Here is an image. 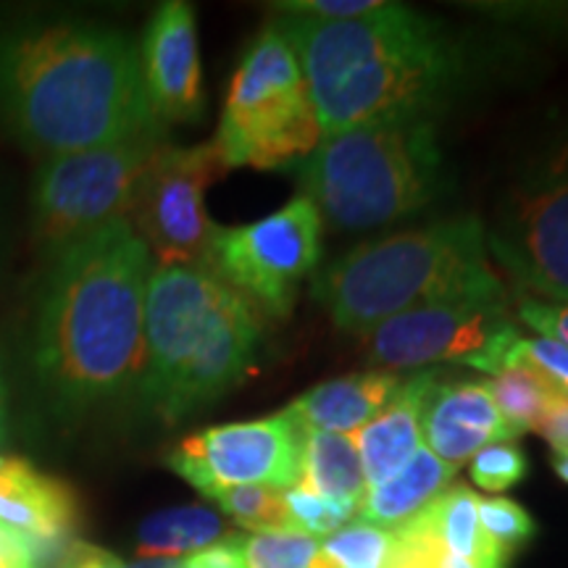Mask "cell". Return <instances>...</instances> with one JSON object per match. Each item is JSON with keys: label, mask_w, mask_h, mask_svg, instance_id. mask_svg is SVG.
I'll list each match as a JSON object with an SVG mask.
<instances>
[{"label": "cell", "mask_w": 568, "mask_h": 568, "mask_svg": "<svg viewBox=\"0 0 568 568\" xmlns=\"http://www.w3.org/2000/svg\"><path fill=\"white\" fill-rule=\"evenodd\" d=\"M153 255L126 219L53 258L34 324V374L55 414L82 416L138 393Z\"/></svg>", "instance_id": "cell-1"}, {"label": "cell", "mask_w": 568, "mask_h": 568, "mask_svg": "<svg viewBox=\"0 0 568 568\" xmlns=\"http://www.w3.org/2000/svg\"><path fill=\"white\" fill-rule=\"evenodd\" d=\"M0 122L42 159L163 134L138 45L88 21L0 27Z\"/></svg>", "instance_id": "cell-2"}, {"label": "cell", "mask_w": 568, "mask_h": 568, "mask_svg": "<svg viewBox=\"0 0 568 568\" xmlns=\"http://www.w3.org/2000/svg\"><path fill=\"white\" fill-rule=\"evenodd\" d=\"M324 138L361 126L432 119L458 77V53L422 13L382 3L358 19L280 13Z\"/></svg>", "instance_id": "cell-3"}, {"label": "cell", "mask_w": 568, "mask_h": 568, "mask_svg": "<svg viewBox=\"0 0 568 568\" xmlns=\"http://www.w3.org/2000/svg\"><path fill=\"white\" fill-rule=\"evenodd\" d=\"M506 295L489 266L485 224L474 216L366 240L314 280L332 324L361 337L424 305Z\"/></svg>", "instance_id": "cell-4"}, {"label": "cell", "mask_w": 568, "mask_h": 568, "mask_svg": "<svg viewBox=\"0 0 568 568\" xmlns=\"http://www.w3.org/2000/svg\"><path fill=\"white\" fill-rule=\"evenodd\" d=\"M301 195L337 232L387 226L424 211L443 182L432 119L361 126L322 138L295 169Z\"/></svg>", "instance_id": "cell-5"}, {"label": "cell", "mask_w": 568, "mask_h": 568, "mask_svg": "<svg viewBox=\"0 0 568 568\" xmlns=\"http://www.w3.org/2000/svg\"><path fill=\"white\" fill-rule=\"evenodd\" d=\"M322 126L301 61L280 24H268L234 69L213 138L230 169H287L314 153Z\"/></svg>", "instance_id": "cell-6"}, {"label": "cell", "mask_w": 568, "mask_h": 568, "mask_svg": "<svg viewBox=\"0 0 568 568\" xmlns=\"http://www.w3.org/2000/svg\"><path fill=\"white\" fill-rule=\"evenodd\" d=\"M163 134L42 159L32 180V237L42 253L59 255L132 209L134 190Z\"/></svg>", "instance_id": "cell-7"}, {"label": "cell", "mask_w": 568, "mask_h": 568, "mask_svg": "<svg viewBox=\"0 0 568 568\" xmlns=\"http://www.w3.org/2000/svg\"><path fill=\"white\" fill-rule=\"evenodd\" d=\"M322 213L297 193L284 209L258 222L213 226L203 266L255 311L284 318L295 305L297 284L322 261Z\"/></svg>", "instance_id": "cell-8"}, {"label": "cell", "mask_w": 568, "mask_h": 568, "mask_svg": "<svg viewBox=\"0 0 568 568\" xmlns=\"http://www.w3.org/2000/svg\"><path fill=\"white\" fill-rule=\"evenodd\" d=\"M366 358L385 372L460 364L497 374L508 366L521 335L506 297H468L424 305L376 324Z\"/></svg>", "instance_id": "cell-9"}, {"label": "cell", "mask_w": 568, "mask_h": 568, "mask_svg": "<svg viewBox=\"0 0 568 568\" xmlns=\"http://www.w3.org/2000/svg\"><path fill=\"white\" fill-rule=\"evenodd\" d=\"M226 166L216 145L180 148L163 142L134 190L126 222L148 245L159 266L203 264L213 234L205 190Z\"/></svg>", "instance_id": "cell-10"}, {"label": "cell", "mask_w": 568, "mask_h": 568, "mask_svg": "<svg viewBox=\"0 0 568 568\" xmlns=\"http://www.w3.org/2000/svg\"><path fill=\"white\" fill-rule=\"evenodd\" d=\"M487 253L548 303L568 305V145L510 190Z\"/></svg>", "instance_id": "cell-11"}, {"label": "cell", "mask_w": 568, "mask_h": 568, "mask_svg": "<svg viewBox=\"0 0 568 568\" xmlns=\"http://www.w3.org/2000/svg\"><path fill=\"white\" fill-rule=\"evenodd\" d=\"M237 295L209 266H153L145 293V364L138 395L159 414L184 366L209 343L213 326Z\"/></svg>", "instance_id": "cell-12"}, {"label": "cell", "mask_w": 568, "mask_h": 568, "mask_svg": "<svg viewBox=\"0 0 568 568\" xmlns=\"http://www.w3.org/2000/svg\"><path fill=\"white\" fill-rule=\"evenodd\" d=\"M305 432L301 418L284 408L184 437L169 453L166 464L203 495L243 485L290 489L301 481Z\"/></svg>", "instance_id": "cell-13"}, {"label": "cell", "mask_w": 568, "mask_h": 568, "mask_svg": "<svg viewBox=\"0 0 568 568\" xmlns=\"http://www.w3.org/2000/svg\"><path fill=\"white\" fill-rule=\"evenodd\" d=\"M140 69L148 101L161 124L197 122L205 109L201 48L193 6L166 0L142 34Z\"/></svg>", "instance_id": "cell-14"}, {"label": "cell", "mask_w": 568, "mask_h": 568, "mask_svg": "<svg viewBox=\"0 0 568 568\" xmlns=\"http://www.w3.org/2000/svg\"><path fill=\"white\" fill-rule=\"evenodd\" d=\"M258 345V311L243 295H234L219 324L213 326L209 343L184 366L182 376L155 416L174 424L211 406L253 372Z\"/></svg>", "instance_id": "cell-15"}, {"label": "cell", "mask_w": 568, "mask_h": 568, "mask_svg": "<svg viewBox=\"0 0 568 568\" xmlns=\"http://www.w3.org/2000/svg\"><path fill=\"white\" fill-rule=\"evenodd\" d=\"M80 524V500L67 481L42 474L27 458L0 456V529L27 545L69 542Z\"/></svg>", "instance_id": "cell-16"}, {"label": "cell", "mask_w": 568, "mask_h": 568, "mask_svg": "<svg viewBox=\"0 0 568 568\" xmlns=\"http://www.w3.org/2000/svg\"><path fill=\"white\" fill-rule=\"evenodd\" d=\"M422 437L445 464L458 466L481 447L510 443L516 432L506 424L489 397L485 382L435 385L426 397Z\"/></svg>", "instance_id": "cell-17"}, {"label": "cell", "mask_w": 568, "mask_h": 568, "mask_svg": "<svg viewBox=\"0 0 568 568\" xmlns=\"http://www.w3.org/2000/svg\"><path fill=\"white\" fill-rule=\"evenodd\" d=\"M435 379V372H422L408 382H400L393 400L355 432L353 443L358 447L368 487L393 477L418 453L424 406L432 387L437 385Z\"/></svg>", "instance_id": "cell-18"}, {"label": "cell", "mask_w": 568, "mask_h": 568, "mask_svg": "<svg viewBox=\"0 0 568 568\" xmlns=\"http://www.w3.org/2000/svg\"><path fill=\"white\" fill-rule=\"evenodd\" d=\"M400 387V376L385 368H368L322 382L290 403V410L311 432L353 435L366 426L393 400Z\"/></svg>", "instance_id": "cell-19"}, {"label": "cell", "mask_w": 568, "mask_h": 568, "mask_svg": "<svg viewBox=\"0 0 568 568\" xmlns=\"http://www.w3.org/2000/svg\"><path fill=\"white\" fill-rule=\"evenodd\" d=\"M456 468L458 466L445 464L429 447L422 445L400 471L366 489L358 506L361 521L382 529L403 527L445 493L456 477Z\"/></svg>", "instance_id": "cell-20"}, {"label": "cell", "mask_w": 568, "mask_h": 568, "mask_svg": "<svg viewBox=\"0 0 568 568\" xmlns=\"http://www.w3.org/2000/svg\"><path fill=\"white\" fill-rule=\"evenodd\" d=\"M311 493L361 506L368 481L351 435L305 432L301 481Z\"/></svg>", "instance_id": "cell-21"}, {"label": "cell", "mask_w": 568, "mask_h": 568, "mask_svg": "<svg viewBox=\"0 0 568 568\" xmlns=\"http://www.w3.org/2000/svg\"><path fill=\"white\" fill-rule=\"evenodd\" d=\"M521 339L510 353L508 366L485 382L489 397H493L500 416L506 418V424L516 432V437L537 429V424L542 422L545 410L560 389V385H556L548 374L539 372L521 353Z\"/></svg>", "instance_id": "cell-22"}, {"label": "cell", "mask_w": 568, "mask_h": 568, "mask_svg": "<svg viewBox=\"0 0 568 568\" xmlns=\"http://www.w3.org/2000/svg\"><path fill=\"white\" fill-rule=\"evenodd\" d=\"M437 535L447 552L477 568H508L510 556L497 550L479 524V495L468 485H453L432 503Z\"/></svg>", "instance_id": "cell-23"}, {"label": "cell", "mask_w": 568, "mask_h": 568, "mask_svg": "<svg viewBox=\"0 0 568 568\" xmlns=\"http://www.w3.org/2000/svg\"><path fill=\"white\" fill-rule=\"evenodd\" d=\"M224 524L213 510L180 506L148 516L138 529L140 558H187L219 542Z\"/></svg>", "instance_id": "cell-24"}, {"label": "cell", "mask_w": 568, "mask_h": 568, "mask_svg": "<svg viewBox=\"0 0 568 568\" xmlns=\"http://www.w3.org/2000/svg\"><path fill=\"white\" fill-rule=\"evenodd\" d=\"M211 497L226 516L240 527L253 531H293V516H290L284 493L264 485H243V487H222L213 489ZM297 531V529H295Z\"/></svg>", "instance_id": "cell-25"}, {"label": "cell", "mask_w": 568, "mask_h": 568, "mask_svg": "<svg viewBox=\"0 0 568 568\" xmlns=\"http://www.w3.org/2000/svg\"><path fill=\"white\" fill-rule=\"evenodd\" d=\"M322 550L339 568H389L395 552V531L355 521L326 537Z\"/></svg>", "instance_id": "cell-26"}, {"label": "cell", "mask_w": 568, "mask_h": 568, "mask_svg": "<svg viewBox=\"0 0 568 568\" xmlns=\"http://www.w3.org/2000/svg\"><path fill=\"white\" fill-rule=\"evenodd\" d=\"M322 545L303 531H253L240 535L245 568H308Z\"/></svg>", "instance_id": "cell-27"}, {"label": "cell", "mask_w": 568, "mask_h": 568, "mask_svg": "<svg viewBox=\"0 0 568 568\" xmlns=\"http://www.w3.org/2000/svg\"><path fill=\"white\" fill-rule=\"evenodd\" d=\"M284 503H287L295 529L314 539L335 535L337 529L347 527L351 518L358 514V506H355V503L329 500V497L311 493V489H305L303 485L290 487L287 493H284Z\"/></svg>", "instance_id": "cell-28"}, {"label": "cell", "mask_w": 568, "mask_h": 568, "mask_svg": "<svg viewBox=\"0 0 568 568\" xmlns=\"http://www.w3.org/2000/svg\"><path fill=\"white\" fill-rule=\"evenodd\" d=\"M479 524L489 542L510 558L537 535L535 518L510 497H479Z\"/></svg>", "instance_id": "cell-29"}, {"label": "cell", "mask_w": 568, "mask_h": 568, "mask_svg": "<svg viewBox=\"0 0 568 568\" xmlns=\"http://www.w3.org/2000/svg\"><path fill=\"white\" fill-rule=\"evenodd\" d=\"M395 531V552L389 568H445L450 552L437 535L432 506L422 510L408 524L393 529Z\"/></svg>", "instance_id": "cell-30"}, {"label": "cell", "mask_w": 568, "mask_h": 568, "mask_svg": "<svg viewBox=\"0 0 568 568\" xmlns=\"http://www.w3.org/2000/svg\"><path fill=\"white\" fill-rule=\"evenodd\" d=\"M529 460L524 456L521 447L510 443H497L481 447L477 456L471 458L468 474L485 493H506L516 487L518 481L527 477Z\"/></svg>", "instance_id": "cell-31"}, {"label": "cell", "mask_w": 568, "mask_h": 568, "mask_svg": "<svg viewBox=\"0 0 568 568\" xmlns=\"http://www.w3.org/2000/svg\"><path fill=\"white\" fill-rule=\"evenodd\" d=\"M379 0H284L276 3L280 13H290V17H311V19H358L379 9Z\"/></svg>", "instance_id": "cell-32"}, {"label": "cell", "mask_w": 568, "mask_h": 568, "mask_svg": "<svg viewBox=\"0 0 568 568\" xmlns=\"http://www.w3.org/2000/svg\"><path fill=\"white\" fill-rule=\"evenodd\" d=\"M518 318L529 329H535L539 337L556 339V343L568 347V305L524 297L521 305H518Z\"/></svg>", "instance_id": "cell-33"}, {"label": "cell", "mask_w": 568, "mask_h": 568, "mask_svg": "<svg viewBox=\"0 0 568 568\" xmlns=\"http://www.w3.org/2000/svg\"><path fill=\"white\" fill-rule=\"evenodd\" d=\"M521 353L527 355L539 372L548 374L556 385L568 389V347L556 343V339L535 337L521 339Z\"/></svg>", "instance_id": "cell-34"}, {"label": "cell", "mask_w": 568, "mask_h": 568, "mask_svg": "<svg viewBox=\"0 0 568 568\" xmlns=\"http://www.w3.org/2000/svg\"><path fill=\"white\" fill-rule=\"evenodd\" d=\"M55 568H140L138 560L126 564L113 552L98 548V545L82 542V539H69L61 548V556L55 560Z\"/></svg>", "instance_id": "cell-35"}, {"label": "cell", "mask_w": 568, "mask_h": 568, "mask_svg": "<svg viewBox=\"0 0 568 568\" xmlns=\"http://www.w3.org/2000/svg\"><path fill=\"white\" fill-rule=\"evenodd\" d=\"M535 432L548 439L552 453H568V389H558Z\"/></svg>", "instance_id": "cell-36"}, {"label": "cell", "mask_w": 568, "mask_h": 568, "mask_svg": "<svg viewBox=\"0 0 568 568\" xmlns=\"http://www.w3.org/2000/svg\"><path fill=\"white\" fill-rule=\"evenodd\" d=\"M190 568H245L243 552H240V535H226L209 548L184 558Z\"/></svg>", "instance_id": "cell-37"}, {"label": "cell", "mask_w": 568, "mask_h": 568, "mask_svg": "<svg viewBox=\"0 0 568 568\" xmlns=\"http://www.w3.org/2000/svg\"><path fill=\"white\" fill-rule=\"evenodd\" d=\"M0 568H34V548L17 535L0 542Z\"/></svg>", "instance_id": "cell-38"}, {"label": "cell", "mask_w": 568, "mask_h": 568, "mask_svg": "<svg viewBox=\"0 0 568 568\" xmlns=\"http://www.w3.org/2000/svg\"><path fill=\"white\" fill-rule=\"evenodd\" d=\"M550 466L556 471V477L568 485V453H552Z\"/></svg>", "instance_id": "cell-39"}, {"label": "cell", "mask_w": 568, "mask_h": 568, "mask_svg": "<svg viewBox=\"0 0 568 568\" xmlns=\"http://www.w3.org/2000/svg\"><path fill=\"white\" fill-rule=\"evenodd\" d=\"M6 382H3V368H0V443H3L6 437Z\"/></svg>", "instance_id": "cell-40"}, {"label": "cell", "mask_w": 568, "mask_h": 568, "mask_svg": "<svg viewBox=\"0 0 568 568\" xmlns=\"http://www.w3.org/2000/svg\"><path fill=\"white\" fill-rule=\"evenodd\" d=\"M308 568H339V566L329 556H326L322 548H318V552L314 556V560H311Z\"/></svg>", "instance_id": "cell-41"}, {"label": "cell", "mask_w": 568, "mask_h": 568, "mask_svg": "<svg viewBox=\"0 0 568 568\" xmlns=\"http://www.w3.org/2000/svg\"><path fill=\"white\" fill-rule=\"evenodd\" d=\"M445 568H477L471 564V560H464V558H456V556H450L447 558V566Z\"/></svg>", "instance_id": "cell-42"}, {"label": "cell", "mask_w": 568, "mask_h": 568, "mask_svg": "<svg viewBox=\"0 0 568 568\" xmlns=\"http://www.w3.org/2000/svg\"><path fill=\"white\" fill-rule=\"evenodd\" d=\"M6 537H11V531H6V529H0V542H3Z\"/></svg>", "instance_id": "cell-43"}, {"label": "cell", "mask_w": 568, "mask_h": 568, "mask_svg": "<svg viewBox=\"0 0 568 568\" xmlns=\"http://www.w3.org/2000/svg\"><path fill=\"white\" fill-rule=\"evenodd\" d=\"M180 568H190V566H187V564H184V558H182V560H180Z\"/></svg>", "instance_id": "cell-44"}]
</instances>
